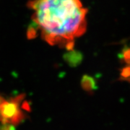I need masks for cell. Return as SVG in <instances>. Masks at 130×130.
Returning a JSON list of instances; mask_svg holds the SVG:
<instances>
[{"label":"cell","instance_id":"obj_2","mask_svg":"<svg viewBox=\"0 0 130 130\" xmlns=\"http://www.w3.org/2000/svg\"><path fill=\"white\" fill-rule=\"evenodd\" d=\"M24 96L7 99L0 95V123L3 126L13 127L25 118Z\"/></svg>","mask_w":130,"mask_h":130},{"label":"cell","instance_id":"obj_3","mask_svg":"<svg viewBox=\"0 0 130 130\" xmlns=\"http://www.w3.org/2000/svg\"><path fill=\"white\" fill-rule=\"evenodd\" d=\"M13 128L12 127H7V126H0V130H12Z\"/></svg>","mask_w":130,"mask_h":130},{"label":"cell","instance_id":"obj_4","mask_svg":"<svg viewBox=\"0 0 130 130\" xmlns=\"http://www.w3.org/2000/svg\"><path fill=\"white\" fill-rule=\"evenodd\" d=\"M126 66H129V67H130V63L129 64H126ZM127 81H129V82H130V77L129 78V79H127Z\"/></svg>","mask_w":130,"mask_h":130},{"label":"cell","instance_id":"obj_1","mask_svg":"<svg viewBox=\"0 0 130 130\" xmlns=\"http://www.w3.org/2000/svg\"><path fill=\"white\" fill-rule=\"evenodd\" d=\"M32 26L28 37L40 36L52 46L72 50L87 30L88 9L80 0H30Z\"/></svg>","mask_w":130,"mask_h":130}]
</instances>
